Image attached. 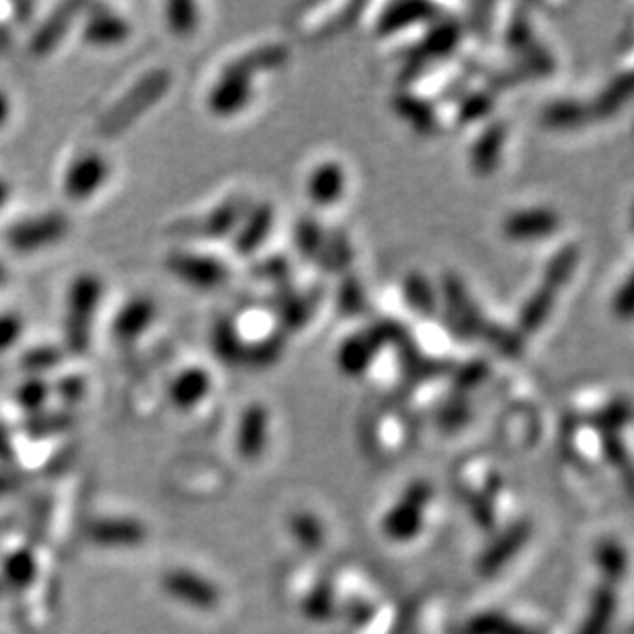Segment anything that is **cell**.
<instances>
[{"instance_id": "obj_6", "label": "cell", "mask_w": 634, "mask_h": 634, "mask_svg": "<svg viewBox=\"0 0 634 634\" xmlns=\"http://www.w3.org/2000/svg\"><path fill=\"white\" fill-rule=\"evenodd\" d=\"M110 175L111 165L105 154L99 151L79 152L64 171L62 194L72 204H86L105 187Z\"/></svg>"}, {"instance_id": "obj_33", "label": "cell", "mask_w": 634, "mask_h": 634, "mask_svg": "<svg viewBox=\"0 0 634 634\" xmlns=\"http://www.w3.org/2000/svg\"><path fill=\"white\" fill-rule=\"evenodd\" d=\"M469 634H544L536 626L513 621L501 612H481L469 622Z\"/></svg>"}, {"instance_id": "obj_44", "label": "cell", "mask_w": 634, "mask_h": 634, "mask_svg": "<svg viewBox=\"0 0 634 634\" xmlns=\"http://www.w3.org/2000/svg\"><path fill=\"white\" fill-rule=\"evenodd\" d=\"M495 105V95L491 91H479L472 93L467 99H462L460 108H458V122L469 125L487 117Z\"/></svg>"}, {"instance_id": "obj_3", "label": "cell", "mask_w": 634, "mask_h": 634, "mask_svg": "<svg viewBox=\"0 0 634 634\" xmlns=\"http://www.w3.org/2000/svg\"><path fill=\"white\" fill-rule=\"evenodd\" d=\"M433 499V487L429 481H413L400 493L399 499L382 515L380 530L382 534L397 544H407L421 534L429 503Z\"/></svg>"}, {"instance_id": "obj_48", "label": "cell", "mask_w": 634, "mask_h": 634, "mask_svg": "<svg viewBox=\"0 0 634 634\" xmlns=\"http://www.w3.org/2000/svg\"><path fill=\"white\" fill-rule=\"evenodd\" d=\"M52 390H55L58 397L64 400V402L76 405V402L83 400L84 392H86V385H84L83 376L69 374V376H62V378L58 380V385L52 387Z\"/></svg>"}, {"instance_id": "obj_23", "label": "cell", "mask_w": 634, "mask_h": 634, "mask_svg": "<svg viewBox=\"0 0 634 634\" xmlns=\"http://www.w3.org/2000/svg\"><path fill=\"white\" fill-rule=\"evenodd\" d=\"M508 139V125L495 122L489 125L474 142L470 152V165L479 175H493L501 163V152Z\"/></svg>"}, {"instance_id": "obj_14", "label": "cell", "mask_w": 634, "mask_h": 634, "mask_svg": "<svg viewBox=\"0 0 634 634\" xmlns=\"http://www.w3.org/2000/svg\"><path fill=\"white\" fill-rule=\"evenodd\" d=\"M83 42L91 48L110 50L132 38L130 21L108 7H93L83 23Z\"/></svg>"}, {"instance_id": "obj_5", "label": "cell", "mask_w": 634, "mask_h": 634, "mask_svg": "<svg viewBox=\"0 0 634 634\" xmlns=\"http://www.w3.org/2000/svg\"><path fill=\"white\" fill-rule=\"evenodd\" d=\"M402 327L395 320H382L368 331L356 333L345 339L337 354V364L347 376H359L374 364L378 351L387 344H400Z\"/></svg>"}, {"instance_id": "obj_12", "label": "cell", "mask_w": 634, "mask_h": 634, "mask_svg": "<svg viewBox=\"0 0 634 634\" xmlns=\"http://www.w3.org/2000/svg\"><path fill=\"white\" fill-rule=\"evenodd\" d=\"M156 317H158V306L154 303V298L146 294L132 296L117 308L115 317L111 320V333L120 344H134L149 333Z\"/></svg>"}, {"instance_id": "obj_45", "label": "cell", "mask_w": 634, "mask_h": 634, "mask_svg": "<svg viewBox=\"0 0 634 634\" xmlns=\"http://www.w3.org/2000/svg\"><path fill=\"white\" fill-rule=\"evenodd\" d=\"M284 351V339L282 335L272 333L265 339H259L257 344L247 345L245 351V364L253 366H272Z\"/></svg>"}, {"instance_id": "obj_37", "label": "cell", "mask_w": 634, "mask_h": 634, "mask_svg": "<svg viewBox=\"0 0 634 634\" xmlns=\"http://www.w3.org/2000/svg\"><path fill=\"white\" fill-rule=\"evenodd\" d=\"M290 532L304 551H318L325 544V525L315 513H294L290 518Z\"/></svg>"}, {"instance_id": "obj_4", "label": "cell", "mask_w": 634, "mask_h": 634, "mask_svg": "<svg viewBox=\"0 0 634 634\" xmlns=\"http://www.w3.org/2000/svg\"><path fill=\"white\" fill-rule=\"evenodd\" d=\"M70 231L72 222L69 216L60 209H50L13 222L4 231V243L17 255H35L67 241Z\"/></svg>"}, {"instance_id": "obj_24", "label": "cell", "mask_w": 634, "mask_h": 634, "mask_svg": "<svg viewBox=\"0 0 634 634\" xmlns=\"http://www.w3.org/2000/svg\"><path fill=\"white\" fill-rule=\"evenodd\" d=\"M347 185L344 166L339 163H325L317 166L308 180V195L317 206H333L341 200Z\"/></svg>"}, {"instance_id": "obj_19", "label": "cell", "mask_w": 634, "mask_h": 634, "mask_svg": "<svg viewBox=\"0 0 634 634\" xmlns=\"http://www.w3.org/2000/svg\"><path fill=\"white\" fill-rule=\"evenodd\" d=\"M460 40H462V25L454 19H440L436 28L415 45L409 60L415 69H421L428 60H441L452 54Z\"/></svg>"}, {"instance_id": "obj_11", "label": "cell", "mask_w": 634, "mask_h": 634, "mask_svg": "<svg viewBox=\"0 0 634 634\" xmlns=\"http://www.w3.org/2000/svg\"><path fill=\"white\" fill-rule=\"evenodd\" d=\"M84 11H86V4L83 2L58 4L54 11L43 19L40 28L33 31L29 40V54L33 58H48L54 54L60 43L69 38L70 29Z\"/></svg>"}, {"instance_id": "obj_36", "label": "cell", "mask_w": 634, "mask_h": 634, "mask_svg": "<svg viewBox=\"0 0 634 634\" xmlns=\"http://www.w3.org/2000/svg\"><path fill=\"white\" fill-rule=\"evenodd\" d=\"M580 248L575 245H566L565 248H561L554 257H552L551 263L546 265V272H544V284H549L551 288L556 292L563 290L571 276L575 274L577 265H580Z\"/></svg>"}, {"instance_id": "obj_30", "label": "cell", "mask_w": 634, "mask_h": 634, "mask_svg": "<svg viewBox=\"0 0 634 634\" xmlns=\"http://www.w3.org/2000/svg\"><path fill=\"white\" fill-rule=\"evenodd\" d=\"M590 120H592L590 108L580 101H573V99L552 101L542 111V122L549 127H554V130H573V127H580Z\"/></svg>"}, {"instance_id": "obj_27", "label": "cell", "mask_w": 634, "mask_h": 634, "mask_svg": "<svg viewBox=\"0 0 634 634\" xmlns=\"http://www.w3.org/2000/svg\"><path fill=\"white\" fill-rule=\"evenodd\" d=\"M616 610H618L616 592L610 585L597 587L593 593L592 606L580 634H610L616 618Z\"/></svg>"}, {"instance_id": "obj_2", "label": "cell", "mask_w": 634, "mask_h": 634, "mask_svg": "<svg viewBox=\"0 0 634 634\" xmlns=\"http://www.w3.org/2000/svg\"><path fill=\"white\" fill-rule=\"evenodd\" d=\"M173 76L166 69L149 70L136 83L117 99L98 122L99 134L103 139H120L134 124L158 105L171 91Z\"/></svg>"}, {"instance_id": "obj_53", "label": "cell", "mask_w": 634, "mask_h": 634, "mask_svg": "<svg viewBox=\"0 0 634 634\" xmlns=\"http://www.w3.org/2000/svg\"><path fill=\"white\" fill-rule=\"evenodd\" d=\"M11 200H13V185L11 181L0 175V212L11 204Z\"/></svg>"}, {"instance_id": "obj_38", "label": "cell", "mask_w": 634, "mask_h": 634, "mask_svg": "<svg viewBox=\"0 0 634 634\" xmlns=\"http://www.w3.org/2000/svg\"><path fill=\"white\" fill-rule=\"evenodd\" d=\"M35 575H38V563L29 551L13 552L2 563V577L14 590H23L31 585Z\"/></svg>"}, {"instance_id": "obj_55", "label": "cell", "mask_w": 634, "mask_h": 634, "mask_svg": "<svg viewBox=\"0 0 634 634\" xmlns=\"http://www.w3.org/2000/svg\"><path fill=\"white\" fill-rule=\"evenodd\" d=\"M7 282H9V269L4 263L0 262V288L7 286Z\"/></svg>"}, {"instance_id": "obj_52", "label": "cell", "mask_w": 634, "mask_h": 634, "mask_svg": "<svg viewBox=\"0 0 634 634\" xmlns=\"http://www.w3.org/2000/svg\"><path fill=\"white\" fill-rule=\"evenodd\" d=\"M13 117V99L0 86V130L11 122Z\"/></svg>"}, {"instance_id": "obj_50", "label": "cell", "mask_w": 634, "mask_h": 634, "mask_svg": "<svg viewBox=\"0 0 634 634\" xmlns=\"http://www.w3.org/2000/svg\"><path fill=\"white\" fill-rule=\"evenodd\" d=\"M612 310L614 315L621 318H631L633 315V294H631V279L622 286V290L614 296V303H612Z\"/></svg>"}, {"instance_id": "obj_32", "label": "cell", "mask_w": 634, "mask_h": 634, "mask_svg": "<svg viewBox=\"0 0 634 634\" xmlns=\"http://www.w3.org/2000/svg\"><path fill=\"white\" fill-rule=\"evenodd\" d=\"M64 356H67V351L62 345H33L21 356L19 366L28 376H43L45 378V374L52 372L64 361Z\"/></svg>"}, {"instance_id": "obj_20", "label": "cell", "mask_w": 634, "mask_h": 634, "mask_svg": "<svg viewBox=\"0 0 634 634\" xmlns=\"http://www.w3.org/2000/svg\"><path fill=\"white\" fill-rule=\"evenodd\" d=\"M274 222H276V209L269 204H259L253 209H247V214L243 216L235 231L236 253L243 257L253 255L267 241L274 228Z\"/></svg>"}, {"instance_id": "obj_16", "label": "cell", "mask_w": 634, "mask_h": 634, "mask_svg": "<svg viewBox=\"0 0 634 634\" xmlns=\"http://www.w3.org/2000/svg\"><path fill=\"white\" fill-rule=\"evenodd\" d=\"M561 218L551 207H530L513 212L508 221L503 222V233L515 243H530L542 241L559 231Z\"/></svg>"}, {"instance_id": "obj_1", "label": "cell", "mask_w": 634, "mask_h": 634, "mask_svg": "<svg viewBox=\"0 0 634 634\" xmlns=\"http://www.w3.org/2000/svg\"><path fill=\"white\" fill-rule=\"evenodd\" d=\"M103 296L105 282L95 272H81L72 277L62 318V347L70 356L83 358L89 354Z\"/></svg>"}, {"instance_id": "obj_47", "label": "cell", "mask_w": 634, "mask_h": 634, "mask_svg": "<svg viewBox=\"0 0 634 634\" xmlns=\"http://www.w3.org/2000/svg\"><path fill=\"white\" fill-rule=\"evenodd\" d=\"M364 304H366V298H364V290H361L358 279L347 277L341 290H339V298H337L339 310L344 313L345 317H356L361 313Z\"/></svg>"}, {"instance_id": "obj_10", "label": "cell", "mask_w": 634, "mask_h": 634, "mask_svg": "<svg viewBox=\"0 0 634 634\" xmlns=\"http://www.w3.org/2000/svg\"><path fill=\"white\" fill-rule=\"evenodd\" d=\"M441 292H443V300H446V310H448L452 331L462 339L483 337L489 320L481 315L479 306L470 298L462 279L456 276L446 277L441 284Z\"/></svg>"}, {"instance_id": "obj_49", "label": "cell", "mask_w": 634, "mask_h": 634, "mask_svg": "<svg viewBox=\"0 0 634 634\" xmlns=\"http://www.w3.org/2000/svg\"><path fill=\"white\" fill-rule=\"evenodd\" d=\"M484 374H487V368L484 364H481L479 359L472 361L469 366H464L458 376H456V387L460 390H469V388L477 387L483 382Z\"/></svg>"}, {"instance_id": "obj_15", "label": "cell", "mask_w": 634, "mask_h": 634, "mask_svg": "<svg viewBox=\"0 0 634 634\" xmlns=\"http://www.w3.org/2000/svg\"><path fill=\"white\" fill-rule=\"evenodd\" d=\"M532 536V525L530 522H515L510 525L495 542L484 549L483 554L479 556V573L483 577H493L503 566L510 565L513 556H518L524 551L528 540Z\"/></svg>"}, {"instance_id": "obj_46", "label": "cell", "mask_w": 634, "mask_h": 634, "mask_svg": "<svg viewBox=\"0 0 634 634\" xmlns=\"http://www.w3.org/2000/svg\"><path fill=\"white\" fill-rule=\"evenodd\" d=\"M25 335V318L17 310L0 313V356L11 351Z\"/></svg>"}, {"instance_id": "obj_28", "label": "cell", "mask_w": 634, "mask_h": 634, "mask_svg": "<svg viewBox=\"0 0 634 634\" xmlns=\"http://www.w3.org/2000/svg\"><path fill=\"white\" fill-rule=\"evenodd\" d=\"M392 105L407 124L413 125L417 134L429 136V134L438 132L440 124H438V117H436L433 108L429 105L428 101L409 95V93H402L399 98H395Z\"/></svg>"}, {"instance_id": "obj_35", "label": "cell", "mask_w": 634, "mask_h": 634, "mask_svg": "<svg viewBox=\"0 0 634 634\" xmlns=\"http://www.w3.org/2000/svg\"><path fill=\"white\" fill-rule=\"evenodd\" d=\"M304 618L310 622H327L335 614L337 597L329 581H318L303 600Z\"/></svg>"}, {"instance_id": "obj_22", "label": "cell", "mask_w": 634, "mask_h": 634, "mask_svg": "<svg viewBox=\"0 0 634 634\" xmlns=\"http://www.w3.org/2000/svg\"><path fill=\"white\" fill-rule=\"evenodd\" d=\"M440 9L429 2H392L378 19L380 35H392L400 29L411 28L431 19H440Z\"/></svg>"}, {"instance_id": "obj_26", "label": "cell", "mask_w": 634, "mask_h": 634, "mask_svg": "<svg viewBox=\"0 0 634 634\" xmlns=\"http://www.w3.org/2000/svg\"><path fill=\"white\" fill-rule=\"evenodd\" d=\"M212 349L224 364H245L247 344L243 341L241 329L231 318L222 317L212 327Z\"/></svg>"}, {"instance_id": "obj_9", "label": "cell", "mask_w": 634, "mask_h": 634, "mask_svg": "<svg viewBox=\"0 0 634 634\" xmlns=\"http://www.w3.org/2000/svg\"><path fill=\"white\" fill-rule=\"evenodd\" d=\"M163 590L175 602L200 610V612H212L221 606V587L192 569L166 571L163 577Z\"/></svg>"}, {"instance_id": "obj_39", "label": "cell", "mask_w": 634, "mask_h": 634, "mask_svg": "<svg viewBox=\"0 0 634 634\" xmlns=\"http://www.w3.org/2000/svg\"><path fill=\"white\" fill-rule=\"evenodd\" d=\"M52 385L43 376H25V380L14 390V400L28 413H42L48 399L52 397Z\"/></svg>"}, {"instance_id": "obj_43", "label": "cell", "mask_w": 634, "mask_h": 634, "mask_svg": "<svg viewBox=\"0 0 634 634\" xmlns=\"http://www.w3.org/2000/svg\"><path fill=\"white\" fill-rule=\"evenodd\" d=\"M279 317H282V323L288 327V329H298L303 327L304 323L310 317L313 313V304L308 298H304L300 294H284L279 298Z\"/></svg>"}, {"instance_id": "obj_17", "label": "cell", "mask_w": 634, "mask_h": 634, "mask_svg": "<svg viewBox=\"0 0 634 634\" xmlns=\"http://www.w3.org/2000/svg\"><path fill=\"white\" fill-rule=\"evenodd\" d=\"M269 438V415L267 409L253 402L241 415L238 428H236V450L245 460H255L265 452Z\"/></svg>"}, {"instance_id": "obj_8", "label": "cell", "mask_w": 634, "mask_h": 634, "mask_svg": "<svg viewBox=\"0 0 634 634\" xmlns=\"http://www.w3.org/2000/svg\"><path fill=\"white\" fill-rule=\"evenodd\" d=\"M247 202L241 197H231L216 207H212L206 216L175 222L171 226V235L197 241H216L231 235L238 228L243 216L247 214Z\"/></svg>"}, {"instance_id": "obj_40", "label": "cell", "mask_w": 634, "mask_h": 634, "mask_svg": "<svg viewBox=\"0 0 634 634\" xmlns=\"http://www.w3.org/2000/svg\"><path fill=\"white\" fill-rule=\"evenodd\" d=\"M166 28L177 35V38H190L194 35L195 29L200 25V11L195 2H168L165 7Z\"/></svg>"}, {"instance_id": "obj_25", "label": "cell", "mask_w": 634, "mask_h": 634, "mask_svg": "<svg viewBox=\"0 0 634 634\" xmlns=\"http://www.w3.org/2000/svg\"><path fill=\"white\" fill-rule=\"evenodd\" d=\"M288 60H290V52L286 45H263L259 50H253V52L236 58L228 67L241 72V74H245L248 79H253L259 72H269V70L286 67Z\"/></svg>"}, {"instance_id": "obj_31", "label": "cell", "mask_w": 634, "mask_h": 634, "mask_svg": "<svg viewBox=\"0 0 634 634\" xmlns=\"http://www.w3.org/2000/svg\"><path fill=\"white\" fill-rule=\"evenodd\" d=\"M556 296H559V292L542 282V286L528 298V303L524 304V308L520 313L522 331H540V327L546 323V318L551 317L552 308L556 304Z\"/></svg>"}, {"instance_id": "obj_51", "label": "cell", "mask_w": 634, "mask_h": 634, "mask_svg": "<svg viewBox=\"0 0 634 634\" xmlns=\"http://www.w3.org/2000/svg\"><path fill=\"white\" fill-rule=\"evenodd\" d=\"M263 276L267 279H286V274H288V263L284 259H269V262L263 263L262 267Z\"/></svg>"}, {"instance_id": "obj_7", "label": "cell", "mask_w": 634, "mask_h": 634, "mask_svg": "<svg viewBox=\"0 0 634 634\" xmlns=\"http://www.w3.org/2000/svg\"><path fill=\"white\" fill-rule=\"evenodd\" d=\"M166 272L197 290H216L231 277V269L218 257L195 250H171L165 259Z\"/></svg>"}, {"instance_id": "obj_34", "label": "cell", "mask_w": 634, "mask_h": 634, "mask_svg": "<svg viewBox=\"0 0 634 634\" xmlns=\"http://www.w3.org/2000/svg\"><path fill=\"white\" fill-rule=\"evenodd\" d=\"M405 300L421 317H431L438 310V294L423 274H411L402 284Z\"/></svg>"}, {"instance_id": "obj_54", "label": "cell", "mask_w": 634, "mask_h": 634, "mask_svg": "<svg viewBox=\"0 0 634 634\" xmlns=\"http://www.w3.org/2000/svg\"><path fill=\"white\" fill-rule=\"evenodd\" d=\"M13 477L7 472H0V497L9 495L13 489Z\"/></svg>"}, {"instance_id": "obj_29", "label": "cell", "mask_w": 634, "mask_h": 634, "mask_svg": "<svg viewBox=\"0 0 634 634\" xmlns=\"http://www.w3.org/2000/svg\"><path fill=\"white\" fill-rule=\"evenodd\" d=\"M633 95V76L631 72H622L621 76L612 79L604 93H600V98L595 99V103L590 105V113L595 120H607L612 117L616 111L622 110V105Z\"/></svg>"}, {"instance_id": "obj_13", "label": "cell", "mask_w": 634, "mask_h": 634, "mask_svg": "<svg viewBox=\"0 0 634 634\" xmlns=\"http://www.w3.org/2000/svg\"><path fill=\"white\" fill-rule=\"evenodd\" d=\"M253 79L231 69L228 64L222 69L221 76L207 95V110L216 117H233L245 110L253 98Z\"/></svg>"}, {"instance_id": "obj_18", "label": "cell", "mask_w": 634, "mask_h": 634, "mask_svg": "<svg viewBox=\"0 0 634 634\" xmlns=\"http://www.w3.org/2000/svg\"><path fill=\"white\" fill-rule=\"evenodd\" d=\"M89 538L105 549H134L146 538V528L134 518H103L89 528Z\"/></svg>"}, {"instance_id": "obj_42", "label": "cell", "mask_w": 634, "mask_h": 634, "mask_svg": "<svg viewBox=\"0 0 634 634\" xmlns=\"http://www.w3.org/2000/svg\"><path fill=\"white\" fill-rule=\"evenodd\" d=\"M595 561L606 577L622 580V575L626 571V552L618 542H614V540L602 542L595 551Z\"/></svg>"}, {"instance_id": "obj_41", "label": "cell", "mask_w": 634, "mask_h": 634, "mask_svg": "<svg viewBox=\"0 0 634 634\" xmlns=\"http://www.w3.org/2000/svg\"><path fill=\"white\" fill-rule=\"evenodd\" d=\"M325 238L327 235L323 233V228L317 222L310 218H304L296 226V247L300 250V255L306 259H320V253L325 247Z\"/></svg>"}, {"instance_id": "obj_21", "label": "cell", "mask_w": 634, "mask_h": 634, "mask_svg": "<svg viewBox=\"0 0 634 634\" xmlns=\"http://www.w3.org/2000/svg\"><path fill=\"white\" fill-rule=\"evenodd\" d=\"M209 390H212V374L202 366H190L171 380L168 399L180 411H190L206 399Z\"/></svg>"}]
</instances>
